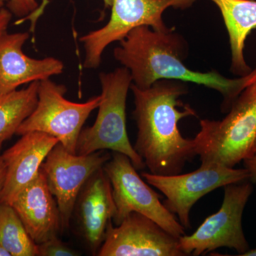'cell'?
I'll list each match as a JSON object with an SVG mask.
<instances>
[{"label": "cell", "mask_w": 256, "mask_h": 256, "mask_svg": "<svg viewBox=\"0 0 256 256\" xmlns=\"http://www.w3.org/2000/svg\"><path fill=\"white\" fill-rule=\"evenodd\" d=\"M104 170L110 182L116 206L114 225L118 226L132 212H137L176 238L185 235V228L160 201L162 197L138 174L128 156L114 152Z\"/></svg>", "instance_id": "7"}, {"label": "cell", "mask_w": 256, "mask_h": 256, "mask_svg": "<svg viewBox=\"0 0 256 256\" xmlns=\"http://www.w3.org/2000/svg\"><path fill=\"white\" fill-rule=\"evenodd\" d=\"M200 127L194 140L203 164L234 168L255 156L256 82L242 90L222 120H201Z\"/></svg>", "instance_id": "3"}, {"label": "cell", "mask_w": 256, "mask_h": 256, "mask_svg": "<svg viewBox=\"0 0 256 256\" xmlns=\"http://www.w3.org/2000/svg\"><path fill=\"white\" fill-rule=\"evenodd\" d=\"M244 164L245 168H246L250 173L249 180L252 183H256V156L244 160Z\"/></svg>", "instance_id": "23"}, {"label": "cell", "mask_w": 256, "mask_h": 256, "mask_svg": "<svg viewBox=\"0 0 256 256\" xmlns=\"http://www.w3.org/2000/svg\"><path fill=\"white\" fill-rule=\"evenodd\" d=\"M0 256H12L11 254L8 250L6 248L0 244Z\"/></svg>", "instance_id": "25"}, {"label": "cell", "mask_w": 256, "mask_h": 256, "mask_svg": "<svg viewBox=\"0 0 256 256\" xmlns=\"http://www.w3.org/2000/svg\"><path fill=\"white\" fill-rule=\"evenodd\" d=\"M110 158L106 150L86 156L73 154L60 142L48 153L41 169L58 205L62 230L70 226L76 202L84 184Z\"/></svg>", "instance_id": "10"}, {"label": "cell", "mask_w": 256, "mask_h": 256, "mask_svg": "<svg viewBox=\"0 0 256 256\" xmlns=\"http://www.w3.org/2000/svg\"><path fill=\"white\" fill-rule=\"evenodd\" d=\"M0 244L12 256H38V246L32 240L12 205L0 202Z\"/></svg>", "instance_id": "18"}, {"label": "cell", "mask_w": 256, "mask_h": 256, "mask_svg": "<svg viewBox=\"0 0 256 256\" xmlns=\"http://www.w3.org/2000/svg\"><path fill=\"white\" fill-rule=\"evenodd\" d=\"M58 142L46 133L30 132L2 154L6 171L1 203L12 204L18 194L40 174L48 153Z\"/></svg>", "instance_id": "12"}, {"label": "cell", "mask_w": 256, "mask_h": 256, "mask_svg": "<svg viewBox=\"0 0 256 256\" xmlns=\"http://www.w3.org/2000/svg\"><path fill=\"white\" fill-rule=\"evenodd\" d=\"M255 156H256V152H255Z\"/></svg>", "instance_id": "28"}, {"label": "cell", "mask_w": 256, "mask_h": 256, "mask_svg": "<svg viewBox=\"0 0 256 256\" xmlns=\"http://www.w3.org/2000/svg\"><path fill=\"white\" fill-rule=\"evenodd\" d=\"M178 238L146 216L132 212L118 226H108L98 256H184Z\"/></svg>", "instance_id": "11"}, {"label": "cell", "mask_w": 256, "mask_h": 256, "mask_svg": "<svg viewBox=\"0 0 256 256\" xmlns=\"http://www.w3.org/2000/svg\"><path fill=\"white\" fill-rule=\"evenodd\" d=\"M12 15L8 8L0 10V37L6 32Z\"/></svg>", "instance_id": "22"}, {"label": "cell", "mask_w": 256, "mask_h": 256, "mask_svg": "<svg viewBox=\"0 0 256 256\" xmlns=\"http://www.w3.org/2000/svg\"><path fill=\"white\" fill-rule=\"evenodd\" d=\"M66 92L65 86L56 84L50 78L40 80L36 108L16 134L46 133L56 138L67 150L76 154L79 134L88 118L98 107L100 96L78 104L66 99Z\"/></svg>", "instance_id": "5"}, {"label": "cell", "mask_w": 256, "mask_h": 256, "mask_svg": "<svg viewBox=\"0 0 256 256\" xmlns=\"http://www.w3.org/2000/svg\"><path fill=\"white\" fill-rule=\"evenodd\" d=\"M6 6L12 14L22 18L36 11L38 4L36 0H9Z\"/></svg>", "instance_id": "20"}, {"label": "cell", "mask_w": 256, "mask_h": 256, "mask_svg": "<svg viewBox=\"0 0 256 256\" xmlns=\"http://www.w3.org/2000/svg\"><path fill=\"white\" fill-rule=\"evenodd\" d=\"M12 206L37 245L57 236L62 230L58 205L42 169L35 180L18 194Z\"/></svg>", "instance_id": "15"}, {"label": "cell", "mask_w": 256, "mask_h": 256, "mask_svg": "<svg viewBox=\"0 0 256 256\" xmlns=\"http://www.w3.org/2000/svg\"><path fill=\"white\" fill-rule=\"evenodd\" d=\"M28 32L9 34L0 37V97L14 92L20 86L50 78L63 73V62L54 57L42 60L24 53Z\"/></svg>", "instance_id": "13"}, {"label": "cell", "mask_w": 256, "mask_h": 256, "mask_svg": "<svg viewBox=\"0 0 256 256\" xmlns=\"http://www.w3.org/2000/svg\"><path fill=\"white\" fill-rule=\"evenodd\" d=\"M195 0H114L108 22L99 30L84 35L80 42L85 50L84 67L96 68L100 65L106 47L120 42L130 32L146 26L160 32L171 30L165 25L163 12L168 8L186 9Z\"/></svg>", "instance_id": "8"}, {"label": "cell", "mask_w": 256, "mask_h": 256, "mask_svg": "<svg viewBox=\"0 0 256 256\" xmlns=\"http://www.w3.org/2000/svg\"><path fill=\"white\" fill-rule=\"evenodd\" d=\"M105 4L106 8H111L112 4V2L114 0H102ZM50 0H42L41 4L38 5V8H37L36 11L32 12V14L28 15V16H25V18H18V21L15 22V24H22L26 21L31 22V26H30V31L34 32L35 31V28H36V25L37 21L40 16L44 12L45 9H46L47 4H48Z\"/></svg>", "instance_id": "21"}, {"label": "cell", "mask_w": 256, "mask_h": 256, "mask_svg": "<svg viewBox=\"0 0 256 256\" xmlns=\"http://www.w3.org/2000/svg\"><path fill=\"white\" fill-rule=\"evenodd\" d=\"M220 10L228 32L232 73L244 76L252 72L244 54L247 37L256 30V0H210Z\"/></svg>", "instance_id": "16"}, {"label": "cell", "mask_w": 256, "mask_h": 256, "mask_svg": "<svg viewBox=\"0 0 256 256\" xmlns=\"http://www.w3.org/2000/svg\"><path fill=\"white\" fill-rule=\"evenodd\" d=\"M9 0H0V10L4 8V5L6 4Z\"/></svg>", "instance_id": "27"}, {"label": "cell", "mask_w": 256, "mask_h": 256, "mask_svg": "<svg viewBox=\"0 0 256 256\" xmlns=\"http://www.w3.org/2000/svg\"><path fill=\"white\" fill-rule=\"evenodd\" d=\"M224 188L220 210L206 218L194 233L178 238L184 256L205 255L220 248H228L242 256L250 249L242 230V216L254 192L252 182L245 180Z\"/></svg>", "instance_id": "6"}, {"label": "cell", "mask_w": 256, "mask_h": 256, "mask_svg": "<svg viewBox=\"0 0 256 256\" xmlns=\"http://www.w3.org/2000/svg\"><path fill=\"white\" fill-rule=\"evenodd\" d=\"M174 28L160 32L150 26L134 28L114 50L116 60L130 70L134 85L149 88L159 80L191 82L220 92L222 111L228 112L242 90L256 82V68L238 78H227L216 70L206 73L191 70L184 64L186 42Z\"/></svg>", "instance_id": "2"}, {"label": "cell", "mask_w": 256, "mask_h": 256, "mask_svg": "<svg viewBox=\"0 0 256 256\" xmlns=\"http://www.w3.org/2000/svg\"><path fill=\"white\" fill-rule=\"evenodd\" d=\"M38 256H78L80 252L62 242L57 236L38 244Z\"/></svg>", "instance_id": "19"}, {"label": "cell", "mask_w": 256, "mask_h": 256, "mask_svg": "<svg viewBox=\"0 0 256 256\" xmlns=\"http://www.w3.org/2000/svg\"><path fill=\"white\" fill-rule=\"evenodd\" d=\"M40 82H34L22 90L0 97V144L16 134L38 102Z\"/></svg>", "instance_id": "17"}, {"label": "cell", "mask_w": 256, "mask_h": 256, "mask_svg": "<svg viewBox=\"0 0 256 256\" xmlns=\"http://www.w3.org/2000/svg\"><path fill=\"white\" fill-rule=\"evenodd\" d=\"M141 176L164 195L165 207L178 216L184 228L190 229V212L200 198L229 184L249 180L250 173L246 168L235 169L202 163L198 169L186 174L158 175L144 172Z\"/></svg>", "instance_id": "9"}, {"label": "cell", "mask_w": 256, "mask_h": 256, "mask_svg": "<svg viewBox=\"0 0 256 256\" xmlns=\"http://www.w3.org/2000/svg\"><path fill=\"white\" fill-rule=\"evenodd\" d=\"M114 212L110 182L102 168L84 184L74 210L80 234L92 255H97Z\"/></svg>", "instance_id": "14"}, {"label": "cell", "mask_w": 256, "mask_h": 256, "mask_svg": "<svg viewBox=\"0 0 256 256\" xmlns=\"http://www.w3.org/2000/svg\"><path fill=\"white\" fill-rule=\"evenodd\" d=\"M130 89L138 127L134 150L152 174H180L197 156L194 140L184 138L178 126L182 119L197 117L196 111L180 99L188 94V86L184 82L162 79L149 88L142 90L132 84Z\"/></svg>", "instance_id": "1"}, {"label": "cell", "mask_w": 256, "mask_h": 256, "mask_svg": "<svg viewBox=\"0 0 256 256\" xmlns=\"http://www.w3.org/2000/svg\"><path fill=\"white\" fill-rule=\"evenodd\" d=\"M242 256H256V248L254 249H249L247 252L242 254Z\"/></svg>", "instance_id": "26"}, {"label": "cell", "mask_w": 256, "mask_h": 256, "mask_svg": "<svg viewBox=\"0 0 256 256\" xmlns=\"http://www.w3.org/2000/svg\"><path fill=\"white\" fill-rule=\"evenodd\" d=\"M101 85L98 114L92 127L82 128L76 154L111 150L126 154L136 170L146 168L142 158L130 142L126 126V100L132 79L126 67L99 75Z\"/></svg>", "instance_id": "4"}, {"label": "cell", "mask_w": 256, "mask_h": 256, "mask_svg": "<svg viewBox=\"0 0 256 256\" xmlns=\"http://www.w3.org/2000/svg\"><path fill=\"white\" fill-rule=\"evenodd\" d=\"M1 146L0 144V196H1L2 190L3 185H4L5 178V166L3 162L2 158Z\"/></svg>", "instance_id": "24"}]
</instances>
